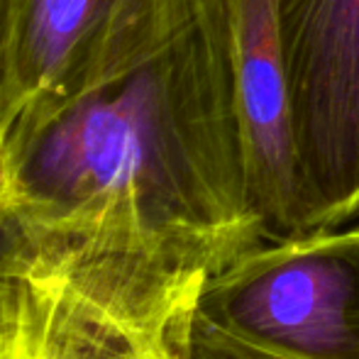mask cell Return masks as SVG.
<instances>
[{
  "label": "cell",
  "mask_w": 359,
  "mask_h": 359,
  "mask_svg": "<svg viewBox=\"0 0 359 359\" xmlns=\"http://www.w3.org/2000/svg\"><path fill=\"white\" fill-rule=\"evenodd\" d=\"M10 29H13V0H0V137H3V98L8 86Z\"/></svg>",
  "instance_id": "obj_7"
},
{
  "label": "cell",
  "mask_w": 359,
  "mask_h": 359,
  "mask_svg": "<svg viewBox=\"0 0 359 359\" xmlns=\"http://www.w3.org/2000/svg\"><path fill=\"white\" fill-rule=\"evenodd\" d=\"M181 359H359V227L247 250L203 281Z\"/></svg>",
  "instance_id": "obj_2"
},
{
  "label": "cell",
  "mask_w": 359,
  "mask_h": 359,
  "mask_svg": "<svg viewBox=\"0 0 359 359\" xmlns=\"http://www.w3.org/2000/svg\"><path fill=\"white\" fill-rule=\"evenodd\" d=\"M201 5L203 0H13L3 137L25 115L142 64L198 18Z\"/></svg>",
  "instance_id": "obj_4"
},
{
  "label": "cell",
  "mask_w": 359,
  "mask_h": 359,
  "mask_svg": "<svg viewBox=\"0 0 359 359\" xmlns=\"http://www.w3.org/2000/svg\"><path fill=\"white\" fill-rule=\"evenodd\" d=\"M303 232L359 213V0H274Z\"/></svg>",
  "instance_id": "obj_3"
},
{
  "label": "cell",
  "mask_w": 359,
  "mask_h": 359,
  "mask_svg": "<svg viewBox=\"0 0 359 359\" xmlns=\"http://www.w3.org/2000/svg\"><path fill=\"white\" fill-rule=\"evenodd\" d=\"M222 27L247 194L262 240L306 235L274 0H208Z\"/></svg>",
  "instance_id": "obj_6"
},
{
  "label": "cell",
  "mask_w": 359,
  "mask_h": 359,
  "mask_svg": "<svg viewBox=\"0 0 359 359\" xmlns=\"http://www.w3.org/2000/svg\"><path fill=\"white\" fill-rule=\"evenodd\" d=\"M259 245L208 0L164 49L25 115L0 142V250L174 327L210 274Z\"/></svg>",
  "instance_id": "obj_1"
},
{
  "label": "cell",
  "mask_w": 359,
  "mask_h": 359,
  "mask_svg": "<svg viewBox=\"0 0 359 359\" xmlns=\"http://www.w3.org/2000/svg\"><path fill=\"white\" fill-rule=\"evenodd\" d=\"M0 359H181L179 332L47 262L0 250Z\"/></svg>",
  "instance_id": "obj_5"
}]
</instances>
